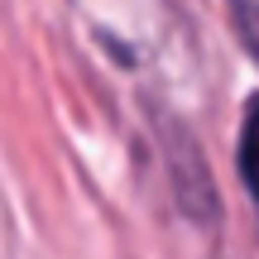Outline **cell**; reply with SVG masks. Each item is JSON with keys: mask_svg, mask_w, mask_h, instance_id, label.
Here are the masks:
<instances>
[{"mask_svg": "<svg viewBox=\"0 0 259 259\" xmlns=\"http://www.w3.org/2000/svg\"><path fill=\"white\" fill-rule=\"evenodd\" d=\"M226 5H231V29L240 48L259 63V0H226Z\"/></svg>", "mask_w": 259, "mask_h": 259, "instance_id": "obj_2", "label": "cell"}, {"mask_svg": "<svg viewBox=\"0 0 259 259\" xmlns=\"http://www.w3.org/2000/svg\"><path fill=\"white\" fill-rule=\"evenodd\" d=\"M235 163H240V183L259 206V96H250L240 120V149H235Z\"/></svg>", "mask_w": 259, "mask_h": 259, "instance_id": "obj_1", "label": "cell"}]
</instances>
